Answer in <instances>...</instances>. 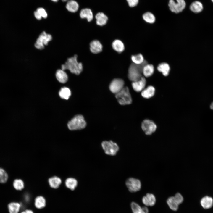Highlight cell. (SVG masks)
I'll return each mask as SVG.
<instances>
[{
	"mask_svg": "<svg viewBox=\"0 0 213 213\" xmlns=\"http://www.w3.org/2000/svg\"><path fill=\"white\" fill-rule=\"evenodd\" d=\"M77 55L67 59L64 64L62 65V69L64 70H68L72 73L79 75L83 70V67L81 63L78 62L77 60Z\"/></svg>",
	"mask_w": 213,
	"mask_h": 213,
	"instance_id": "obj_1",
	"label": "cell"
},
{
	"mask_svg": "<svg viewBox=\"0 0 213 213\" xmlns=\"http://www.w3.org/2000/svg\"><path fill=\"white\" fill-rule=\"evenodd\" d=\"M148 63L145 60L142 64H131L128 69V77L129 79L132 82L139 80L142 76L143 69L144 66Z\"/></svg>",
	"mask_w": 213,
	"mask_h": 213,
	"instance_id": "obj_2",
	"label": "cell"
},
{
	"mask_svg": "<svg viewBox=\"0 0 213 213\" xmlns=\"http://www.w3.org/2000/svg\"><path fill=\"white\" fill-rule=\"evenodd\" d=\"M86 125V122L83 117L81 115H76L67 124L68 128L71 130L83 129Z\"/></svg>",
	"mask_w": 213,
	"mask_h": 213,
	"instance_id": "obj_3",
	"label": "cell"
},
{
	"mask_svg": "<svg viewBox=\"0 0 213 213\" xmlns=\"http://www.w3.org/2000/svg\"><path fill=\"white\" fill-rule=\"evenodd\" d=\"M115 97L119 103L124 105L131 104L132 99L128 87H124L119 92L115 94Z\"/></svg>",
	"mask_w": 213,
	"mask_h": 213,
	"instance_id": "obj_4",
	"label": "cell"
},
{
	"mask_svg": "<svg viewBox=\"0 0 213 213\" xmlns=\"http://www.w3.org/2000/svg\"><path fill=\"white\" fill-rule=\"evenodd\" d=\"M101 146L105 153L109 155H115L119 149L117 144L112 141L102 142Z\"/></svg>",
	"mask_w": 213,
	"mask_h": 213,
	"instance_id": "obj_5",
	"label": "cell"
},
{
	"mask_svg": "<svg viewBox=\"0 0 213 213\" xmlns=\"http://www.w3.org/2000/svg\"><path fill=\"white\" fill-rule=\"evenodd\" d=\"M52 39L51 35L43 31L39 35L35 44V47L40 50L44 48V45H47L48 42Z\"/></svg>",
	"mask_w": 213,
	"mask_h": 213,
	"instance_id": "obj_6",
	"label": "cell"
},
{
	"mask_svg": "<svg viewBox=\"0 0 213 213\" xmlns=\"http://www.w3.org/2000/svg\"><path fill=\"white\" fill-rule=\"evenodd\" d=\"M170 0L168 6L170 10L172 12L176 13L181 12L185 8L186 3L184 0Z\"/></svg>",
	"mask_w": 213,
	"mask_h": 213,
	"instance_id": "obj_7",
	"label": "cell"
},
{
	"mask_svg": "<svg viewBox=\"0 0 213 213\" xmlns=\"http://www.w3.org/2000/svg\"><path fill=\"white\" fill-rule=\"evenodd\" d=\"M126 185L129 191L131 192H135L140 190L141 183L140 180L136 178H130L126 181Z\"/></svg>",
	"mask_w": 213,
	"mask_h": 213,
	"instance_id": "obj_8",
	"label": "cell"
},
{
	"mask_svg": "<svg viewBox=\"0 0 213 213\" xmlns=\"http://www.w3.org/2000/svg\"><path fill=\"white\" fill-rule=\"evenodd\" d=\"M141 128L146 135H150L154 132L157 128L156 125L152 121L145 120L142 122Z\"/></svg>",
	"mask_w": 213,
	"mask_h": 213,
	"instance_id": "obj_9",
	"label": "cell"
},
{
	"mask_svg": "<svg viewBox=\"0 0 213 213\" xmlns=\"http://www.w3.org/2000/svg\"><path fill=\"white\" fill-rule=\"evenodd\" d=\"M124 82L123 80L120 78L113 79L110 83L109 88L112 93L116 94L121 91L124 87Z\"/></svg>",
	"mask_w": 213,
	"mask_h": 213,
	"instance_id": "obj_10",
	"label": "cell"
},
{
	"mask_svg": "<svg viewBox=\"0 0 213 213\" xmlns=\"http://www.w3.org/2000/svg\"><path fill=\"white\" fill-rule=\"evenodd\" d=\"M146 84V79L144 77H142L139 80L132 82V85L135 91L139 92L142 91L144 89Z\"/></svg>",
	"mask_w": 213,
	"mask_h": 213,
	"instance_id": "obj_11",
	"label": "cell"
},
{
	"mask_svg": "<svg viewBox=\"0 0 213 213\" xmlns=\"http://www.w3.org/2000/svg\"><path fill=\"white\" fill-rule=\"evenodd\" d=\"M143 203L146 206H153L155 204L156 199L154 195L152 193H147L143 197Z\"/></svg>",
	"mask_w": 213,
	"mask_h": 213,
	"instance_id": "obj_12",
	"label": "cell"
},
{
	"mask_svg": "<svg viewBox=\"0 0 213 213\" xmlns=\"http://www.w3.org/2000/svg\"><path fill=\"white\" fill-rule=\"evenodd\" d=\"M103 46L100 42L97 40L92 41L90 43V50L94 54L100 52L102 50Z\"/></svg>",
	"mask_w": 213,
	"mask_h": 213,
	"instance_id": "obj_13",
	"label": "cell"
},
{
	"mask_svg": "<svg viewBox=\"0 0 213 213\" xmlns=\"http://www.w3.org/2000/svg\"><path fill=\"white\" fill-rule=\"evenodd\" d=\"M133 213H149V210L146 206L141 207L137 203L132 202L130 204Z\"/></svg>",
	"mask_w": 213,
	"mask_h": 213,
	"instance_id": "obj_14",
	"label": "cell"
},
{
	"mask_svg": "<svg viewBox=\"0 0 213 213\" xmlns=\"http://www.w3.org/2000/svg\"><path fill=\"white\" fill-rule=\"evenodd\" d=\"M96 24L98 25L103 26L106 25L108 18L107 16L102 12L98 13L95 16Z\"/></svg>",
	"mask_w": 213,
	"mask_h": 213,
	"instance_id": "obj_15",
	"label": "cell"
},
{
	"mask_svg": "<svg viewBox=\"0 0 213 213\" xmlns=\"http://www.w3.org/2000/svg\"><path fill=\"white\" fill-rule=\"evenodd\" d=\"M80 16L82 19L85 18L87 21L90 22L93 18V15L91 10L88 8L82 9L80 13Z\"/></svg>",
	"mask_w": 213,
	"mask_h": 213,
	"instance_id": "obj_16",
	"label": "cell"
},
{
	"mask_svg": "<svg viewBox=\"0 0 213 213\" xmlns=\"http://www.w3.org/2000/svg\"><path fill=\"white\" fill-rule=\"evenodd\" d=\"M170 67L168 64L162 62L159 64L157 67V70L165 76L168 75L170 71Z\"/></svg>",
	"mask_w": 213,
	"mask_h": 213,
	"instance_id": "obj_17",
	"label": "cell"
},
{
	"mask_svg": "<svg viewBox=\"0 0 213 213\" xmlns=\"http://www.w3.org/2000/svg\"><path fill=\"white\" fill-rule=\"evenodd\" d=\"M56 76L57 80L61 83H65L67 81V75L64 70L62 69H59L57 70Z\"/></svg>",
	"mask_w": 213,
	"mask_h": 213,
	"instance_id": "obj_18",
	"label": "cell"
},
{
	"mask_svg": "<svg viewBox=\"0 0 213 213\" xmlns=\"http://www.w3.org/2000/svg\"><path fill=\"white\" fill-rule=\"evenodd\" d=\"M79 7L78 3L74 0H69L68 1L66 6V9L69 11L73 13L77 12Z\"/></svg>",
	"mask_w": 213,
	"mask_h": 213,
	"instance_id": "obj_19",
	"label": "cell"
},
{
	"mask_svg": "<svg viewBox=\"0 0 213 213\" xmlns=\"http://www.w3.org/2000/svg\"><path fill=\"white\" fill-rule=\"evenodd\" d=\"M155 92V89L154 87L151 86H149L144 88L142 91L141 95L143 97L149 99L154 95Z\"/></svg>",
	"mask_w": 213,
	"mask_h": 213,
	"instance_id": "obj_20",
	"label": "cell"
},
{
	"mask_svg": "<svg viewBox=\"0 0 213 213\" xmlns=\"http://www.w3.org/2000/svg\"><path fill=\"white\" fill-rule=\"evenodd\" d=\"M154 70V67L153 65L147 63L143 68L142 74L146 77H149L153 74Z\"/></svg>",
	"mask_w": 213,
	"mask_h": 213,
	"instance_id": "obj_21",
	"label": "cell"
},
{
	"mask_svg": "<svg viewBox=\"0 0 213 213\" xmlns=\"http://www.w3.org/2000/svg\"><path fill=\"white\" fill-rule=\"evenodd\" d=\"M201 204L202 207L205 209L211 208L213 205L212 198L208 196H205L203 198L201 201Z\"/></svg>",
	"mask_w": 213,
	"mask_h": 213,
	"instance_id": "obj_22",
	"label": "cell"
},
{
	"mask_svg": "<svg viewBox=\"0 0 213 213\" xmlns=\"http://www.w3.org/2000/svg\"><path fill=\"white\" fill-rule=\"evenodd\" d=\"M112 46L114 50L120 53L123 52L125 49L123 43L119 40H114L112 43Z\"/></svg>",
	"mask_w": 213,
	"mask_h": 213,
	"instance_id": "obj_23",
	"label": "cell"
},
{
	"mask_svg": "<svg viewBox=\"0 0 213 213\" xmlns=\"http://www.w3.org/2000/svg\"><path fill=\"white\" fill-rule=\"evenodd\" d=\"M48 181L50 187L54 188H58L62 182L60 178L57 176L50 178L49 179Z\"/></svg>",
	"mask_w": 213,
	"mask_h": 213,
	"instance_id": "obj_24",
	"label": "cell"
},
{
	"mask_svg": "<svg viewBox=\"0 0 213 213\" xmlns=\"http://www.w3.org/2000/svg\"><path fill=\"white\" fill-rule=\"evenodd\" d=\"M34 204L37 209H41L44 207L46 204L45 199L42 196H39L35 199Z\"/></svg>",
	"mask_w": 213,
	"mask_h": 213,
	"instance_id": "obj_25",
	"label": "cell"
},
{
	"mask_svg": "<svg viewBox=\"0 0 213 213\" xmlns=\"http://www.w3.org/2000/svg\"><path fill=\"white\" fill-rule=\"evenodd\" d=\"M190 9L193 12L197 13L201 12L203 9V6L200 2L196 1L193 2L190 6Z\"/></svg>",
	"mask_w": 213,
	"mask_h": 213,
	"instance_id": "obj_26",
	"label": "cell"
},
{
	"mask_svg": "<svg viewBox=\"0 0 213 213\" xmlns=\"http://www.w3.org/2000/svg\"><path fill=\"white\" fill-rule=\"evenodd\" d=\"M167 203L170 208L172 210L176 211L178 208L179 205L176 201L174 196H171L168 198Z\"/></svg>",
	"mask_w": 213,
	"mask_h": 213,
	"instance_id": "obj_27",
	"label": "cell"
},
{
	"mask_svg": "<svg viewBox=\"0 0 213 213\" xmlns=\"http://www.w3.org/2000/svg\"><path fill=\"white\" fill-rule=\"evenodd\" d=\"M65 184L67 188L71 190H73L77 186L78 182L75 179L70 178L66 180Z\"/></svg>",
	"mask_w": 213,
	"mask_h": 213,
	"instance_id": "obj_28",
	"label": "cell"
},
{
	"mask_svg": "<svg viewBox=\"0 0 213 213\" xmlns=\"http://www.w3.org/2000/svg\"><path fill=\"white\" fill-rule=\"evenodd\" d=\"M20 204L17 202H12L8 206L9 213H18L20 208Z\"/></svg>",
	"mask_w": 213,
	"mask_h": 213,
	"instance_id": "obj_29",
	"label": "cell"
},
{
	"mask_svg": "<svg viewBox=\"0 0 213 213\" xmlns=\"http://www.w3.org/2000/svg\"><path fill=\"white\" fill-rule=\"evenodd\" d=\"M60 97L65 99H68L71 95L70 89L68 88L64 87L61 88L59 92Z\"/></svg>",
	"mask_w": 213,
	"mask_h": 213,
	"instance_id": "obj_30",
	"label": "cell"
},
{
	"mask_svg": "<svg viewBox=\"0 0 213 213\" xmlns=\"http://www.w3.org/2000/svg\"><path fill=\"white\" fill-rule=\"evenodd\" d=\"M131 59L133 63L137 64H140L145 61L143 57L141 54L132 55Z\"/></svg>",
	"mask_w": 213,
	"mask_h": 213,
	"instance_id": "obj_31",
	"label": "cell"
},
{
	"mask_svg": "<svg viewBox=\"0 0 213 213\" xmlns=\"http://www.w3.org/2000/svg\"><path fill=\"white\" fill-rule=\"evenodd\" d=\"M143 19L146 22L149 23H153L155 21V18L154 14L149 12H146L143 15Z\"/></svg>",
	"mask_w": 213,
	"mask_h": 213,
	"instance_id": "obj_32",
	"label": "cell"
},
{
	"mask_svg": "<svg viewBox=\"0 0 213 213\" xmlns=\"http://www.w3.org/2000/svg\"><path fill=\"white\" fill-rule=\"evenodd\" d=\"M13 185L14 188L18 190H21L24 187V182L21 179L15 180L13 182Z\"/></svg>",
	"mask_w": 213,
	"mask_h": 213,
	"instance_id": "obj_33",
	"label": "cell"
},
{
	"mask_svg": "<svg viewBox=\"0 0 213 213\" xmlns=\"http://www.w3.org/2000/svg\"><path fill=\"white\" fill-rule=\"evenodd\" d=\"M8 176L6 171L3 169L0 168V183H4L7 180Z\"/></svg>",
	"mask_w": 213,
	"mask_h": 213,
	"instance_id": "obj_34",
	"label": "cell"
},
{
	"mask_svg": "<svg viewBox=\"0 0 213 213\" xmlns=\"http://www.w3.org/2000/svg\"><path fill=\"white\" fill-rule=\"evenodd\" d=\"M174 196L176 201L179 205L183 202V197L180 193H176Z\"/></svg>",
	"mask_w": 213,
	"mask_h": 213,
	"instance_id": "obj_35",
	"label": "cell"
},
{
	"mask_svg": "<svg viewBox=\"0 0 213 213\" xmlns=\"http://www.w3.org/2000/svg\"><path fill=\"white\" fill-rule=\"evenodd\" d=\"M36 11L39 13L42 17L46 18L47 17V14L45 10L43 8H38Z\"/></svg>",
	"mask_w": 213,
	"mask_h": 213,
	"instance_id": "obj_36",
	"label": "cell"
},
{
	"mask_svg": "<svg viewBox=\"0 0 213 213\" xmlns=\"http://www.w3.org/2000/svg\"><path fill=\"white\" fill-rule=\"evenodd\" d=\"M129 6L130 7H133L136 6L138 0H126Z\"/></svg>",
	"mask_w": 213,
	"mask_h": 213,
	"instance_id": "obj_37",
	"label": "cell"
},
{
	"mask_svg": "<svg viewBox=\"0 0 213 213\" xmlns=\"http://www.w3.org/2000/svg\"><path fill=\"white\" fill-rule=\"evenodd\" d=\"M34 15L36 18L38 20H40L42 18V17L36 10L34 12Z\"/></svg>",
	"mask_w": 213,
	"mask_h": 213,
	"instance_id": "obj_38",
	"label": "cell"
},
{
	"mask_svg": "<svg viewBox=\"0 0 213 213\" xmlns=\"http://www.w3.org/2000/svg\"><path fill=\"white\" fill-rule=\"evenodd\" d=\"M21 213H33V212L31 210L27 209L22 212Z\"/></svg>",
	"mask_w": 213,
	"mask_h": 213,
	"instance_id": "obj_39",
	"label": "cell"
},
{
	"mask_svg": "<svg viewBox=\"0 0 213 213\" xmlns=\"http://www.w3.org/2000/svg\"><path fill=\"white\" fill-rule=\"evenodd\" d=\"M210 108L211 109L213 110V102L211 103L210 105Z\"/></svg>",
	"mask_w": 213,
	"mask_h": 213,
	"instance_id": "obj_40",
	"label": "cell"
},
{
	"mask_svg": "<svg viewBox=\"0 0 213 213\" xmlns=\"http://www.w3.org/2000/svg\"><path fill=\"white\" fill-rule=\"evenodd\" d=\"M52 1L55 2H57L59 0H51Z\"/></svg>",
	"mask_w": 213,
	"mask_h": 213,
	"instance_id": "obj_41",
	"label": "cell"
},
{
	"mask_svg": "<svg viewBox=\"0 0 213 213\" xmlns=\"http://www.w3.org/2000/svg\"><path fill=\"white\" fill-rule=\"evenodd\" d=\"M61 0L62 1H63L65 2V1H68L69 0Z\"/></svg>",
	"mask_w": 213,
	"mask_h": 213,
	"instance_id": "obj_42",
	"label": "cell"
},
{
	"mask_svg": "<svg viewBox=\"0 0 213 213\" xmlns=\"http://www.w3.org/2000/svg\"><path fill=\"white\" fill-rule=\"evenodd\" d=\"M212 1L213 2V0H212Z\"/></svg>",
	"mask_w": 213,
	"mask_h": 213,
	"instance_id": "obj_43",
	"label": "cell"
}]
</instances>
